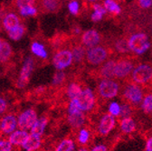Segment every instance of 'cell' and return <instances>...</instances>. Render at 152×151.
<instances>
[{
	"label": "cell",
	"instance_id": "17",
	"mask_svg": "<svg viewBox=\"0 0 152 151\" xmlns=\"http://www.w3.org/2000/svg\"><path fill=\"white\" fill-rule=\"evenodd\" d=\"M84 121H85V117H84V114L83 113V111L72 113V114H69V116H68L69 124L72 128H75L82 127L83 125Z\"/></svg>",
	"mask_w": 152,
	"mask_h": 151
},
{
	"label": "cell",
	"instance_id": "46",
	"mask_svg": "<svg viewBox=\"0 0 152 151\" xmlns=\"http://www.w3.org/2000/svg\"><path fill=\"white\" fill-rule=\"evenodd\" d=\"M2 43H3V40L0 38V47H1V45H2Z\"/></svg>",
	"mask_w": 152,
	"mask_h": 151
},
{
	"label": "cell",
	"instance_id": "12",
	"mask_svg": "<svg viewBox=\"0 0 152 151\" xmlns=\"http://www.w3.org/2000/svg\"><path fill=\"white\" fill-rule=\"evenodd\" d=\"M42 146V138L41 136H37L34 134H29L24 144L22 145V148L25 151H37Z\"/></svg>",
	"mask_w": 152,
	"mask_h": 151
},
{
	"label": "cell",
	"instance_id": "6",
	"mask_svg": "<svg viewBox=\"0 0 152 151\" xmlns=\"http://www.w3.org/2000/svg\"><path fill=\"white\" fill-rule=\"evenodd\" d=\"M34 63L32 58H27L26 60L20 71V74H19V78L16 83L18 88L23 89L27 85V83L30 81V76L34 70Z\"/></svg>",
	"mask_w": 152,
	"mask_h": 151
},
{
	"label": "cell",
	"instance_id": "38",
	"mask_svg": "<svg viewBox=\"0 0 152 151\" xmlns=\"http://www.w3.org/2000/svg\"><path fill=\"white\" fill-rule=\"evenodd\" d=\"M69 11L71 12V14L72 15H77L78 12H79V4L77 1H72L69 6Z\"/></svg>",
	"mask_w": 152,
	"mask_h": 151
},
{
	"label": "cell",
	"instance_id": "22",
	"mask_svg": "<svg viewBox=\"0 0 152 151\" xmlns=\"http://www.w3.org/2000/svg\"><path fill=\"white\" fill-rule=\"evenodd\" d=\"M25 32H26L25 26L19 25V26H16L15 28H14V29L8 31V35H9V37H10V38H11L12 40H14V41H18V40H20V39L22 38V37H23Z\"/></svg>",
	"mask_w": 152,
	"mask_h": 151
},
{
	"label": "cell",
	"instance_id": "29",
	"mask_svg": "<svg viewBox=\"0 0 152 151\" xmlns=\"http://www.w3.org/2000/svg\"><path fill=\"white\" fill-rule=\"evenodd\" d=\"M43 7L48 12H55L59 8V0H43Z\"/></svg>",
	"mask_w": 152,
	"mask_h": 151
},
{
	"label": "cell",
	"instance_id": "5",
	"mask_svg": "<svg viewBox=\"0 0 152 151\" xmlns=\"http://www.w3.org/2000/svg\"><path fill=\"white\" fill-rule=\"evenodd\" d=\"M99 93L104 99H112L118 95L119 85L110 79H104L99 84Z\"/></svg>",
	"mask_w": 152,
	"mask_h": 151
},
{
	"label": "cell",
	"instance_id": "32",
	"mask_svg": "<svg viewBox=\"0 0 152 151\" xmlns=\"http://www.w3.org/2000/svg\"><path fill=\"white\" fill-rule=\"evenodd\" d=\"M89 138H90V133L89 131L85 128H83L80 130L79 134H78V141L81 143V144H85L88 142L89 140Z\"/></svg>",
	"mask_w": 152,
	"mask_h": 151
},
{
	"label": "cell",
	"instance_id": "43",
	"mask_svg": "<svg viewBox=\"0 0 152 151\" xmlns=\"http://www.w3.org/2000/svg\"><path fill=\"white\" fill-rule=\"evenodd\" d=\"M91 151H107V148L105 146L103 145H99V146H96V147H94Z\"/></svg>",
	"mask_w": 152,
	"mask_h": 151
},
{
	"label": "cell",
	"instance_id": "27",
	"mask_svg": "<svg viewBox=\"0 0 152 151\" xmlns=\"http://www.w3.org/2000/svg\"><path fill=\"white\" fill-rule=\"evenodd\" d=\"M93 8H94V12L91 15V20L93 22H98V21L102 20L103 15L106 13V9L103 8L100 5H94Z\"/></svg>",
	"mask_w": 152,
	"mask_h": 151
},
{
	"label": "cell",
	"instance_id": "33",
	"mask_svg": "<svg viewBox=\"0 0 152 151\" xmlns=\"http://www.w3.org/2000/svg\"><path fill=\"white\" fill-rule=\"evenodd\" d=\"M116 48L119 52L121 53H127L129 52L130 49L129 47V44H128V42L126 40H119L117 43H116Z\"/></svg>",
	"mask_w": 152,
	"mask_h": 151
},
{
	"label": "cell",
	"instance_id": "7",
	"mask_svg": "<svg viewBox=\"0 0 152 151\" xmlns=\"http://www.w3.org/2000/svg\"><path fill=\"white\" fill-rule=\"evenodd\" d=\"M72 52L68 50H63L57 53L53 59V63L57 70H64L69 67L72 63Z\"/></svg>",
	"mask_w": 152,
	"mask_h": 151
},
{
	"label": "cell",
	"instance_id": "3",
	"mask_svg": "<svg viewBox=\"0 0 152 151\" xmlns=\"http://www.w3.org/2000/svg\"><path fill=\"white\" fill-rule=\"evenodd\" d=\"M132 79L140 84L148 83L152 80V67L148 64H140L132 72Z\"/></svg>",
	"mask_w": 152,
	"mask_h": 151
},
{
	"label": "cell",
	"instance_id": "21",
	"mask_svg": "<svg viewBox=\"0 0 152 151\" xmlns=\"http://www.w3.org/2000/svg\"><path fill=\"white\" fill-rule=\"evenodd\" d=\"M135 128H136L135 122L131 118H129V117L124 118L121 120V128L124 133H131V132H133L135 130Z\"/></svg>",
	"mask_w": 152,
	"mask_h": 151
},
{
	"label": "cell",
	"instance_id": "23",
	"mask_svg": "<svg viewBox=\"0 0 152 151\" xmlns=\"http://www.w3.org/2000/svg\"><path fill=\"white\" fill-rule=\"evenodd\" d=\"M83 90L78 83H71L67 89V95L71 100L76 99L82 93Z\"/></svg>",
	"mask_w": 152,
	"mask_h": 151
},
{
	"label": "cell",
	"instance_id": "9",
	"mask_svg": "<svg viewBox=\"0 0 152 151\" xmlns=\"http://www.w3.org/2000/svg\"><path fill=\"white\" fill-rule=\"evenodd\" d=\"M0 124H1V132L3 135L9 136L11 133L15 130L17 129L18 128V123H17V117L12 113L5 115L1 120H0Z\"/></svg>",
	"mask_w": 152,
	"mask_h": 151
},
{
	"label": "cell",
	"instance_id": "40",
	"mask_svg": "<svg viewBox=\"0 0 152 151\" xmlns=\"http://www.w3.org/2000/svg\"><path fill=\"white\" fill-rule=\"evenodd\" d=\"M34 0H17L16 1V6L19 7V9L24 7L34 6Z\"/></svg>",
	"mask_w": 152,
	"mask_h": 151
},
{
	"label": "cell",
	"instance_id": "35",
	"mask_svg": "<svg viewBox=\"0 0 152 151\" xmlns=\"http://www.w3.org/2000/svg\"><path fill=\"white\" fill-rule=\"evenodd\" d=\"M78 111H82L79 108L77 100L73 99L71 100L70 103H69V107H68V113L69 114H72V113H75V112H78Z\"/></svg>",
	"mask_w": 152,
	"mask_h": 151
},
{
	"label": "cell",
	"instance_id": "11",
	"mask_svg": "<svg viewBox=\"0 0 152 151\" xmlns=\"http://www.w3.org/2000/svg\"><path fill=\"white\" fill-rule=\"evenodd\" d=\"M133 67H134V63L130 59H121L116 62L114 74L117 78H125L130 73Z\"/></svg>",
	"mask_w": 152,
	"mask_h": 151
},
{
	"label": "cell",
	"instance_id": "10",
	"mask_svg": "<svg viewBox=\"0 0 152 151\" xmlns=\"http://www.w3.org/2000/svg\"><path fill=\"white\" fill-rule=\"evenodd\" d=\"M125 98L133 104H139L143 98V91L136 84H129L124 90Z\"/></svg>",
	"mask_w": 152,
	"mask_h": 151
},
{
	"label": "cell",
	"instance_id": "13",
	"mask_svg": "<svg viewBox=\"0 0 152 151\" xmlns=\"http://www.w3.org/2000/svg\"><path fill=\"white\" fill-rule=\"evenodd\" d=\"M115 126V120L114 116L111 114H105L102 118L100 124H99V131L102 135H107L113 129Z\"/></svg>",
	"mask_w": 152,
	"mask_h": 151
},
{
	"label": "cell",
	"instance_id": "20",
	"mask_svg": "<svg viewBox=\"0 0 152 151\" xmlns=\"http://www.w3.org/2000/svg\"><path fill=\"white\" fill-rule=\"evenodd\" d=\"M11 54H12L11 45L7 42L3 41L2 45L0 47V63L7 62V60L11 57Z\"/></svg>",
	"mask_w": 152,
	"mask_h": 151
},
{
	"label": "cell",
	"instance_id": "14",
	"mask_svg": "<svg viewBox=\"0 0 152 151\" xmlns=\"http://www.w3.org/2000/svg\"><path fill=\"white\" fill-rule=\"evenodd\" d=\"M28 136H29V133L27 132V130L18 128L9 135L8 140L13 146L22 147V145L24 144V142L26 141Z\"/></svg>",
	"mask_w": 152,
	"mask_h": 151
},
{
	"label": "cell",
	"instance_id": "42",
	"mask_svg": "<svg viewBox=\"0 0 152 151\" xmlns=\"http://www.w3.org/2000/svg\"><path fill=\"white\" fill-rule=\"evenodd\" d=\"M140 5L144 8H148L152 5V0H140Z\"/></svg>",
	"mask_w": 152,
	"mask_h": 151
},
{
	"label": "cell",
	"instance_id": "44",
	"mask_svg": "<svg viewBox=\"0 0 152 151\" xmlns=\"http://www.w3.org/2000/svg\"><path fill=\"white\" fill-rule=\"evenodd\" d=\"M146 151H152V137L147 141L146 145Z\"/></svg>",
	"mask_w": 152,
	"mask_h": 151
},
{
	"label": "cell",
	"instance_id": "1",
	"mask_svg": "<svg viewBox=\"0 0 152 151\" xmlns=\"http://www.w3.org/2000/svg\"><path fill=\"white\" fill-rule=\"evenodd\" d=\"M129 49L138 54H141L149 47V43L148 40V36L145 34L139 33L130 36L128 41Z\"/></svg>",
	"mask_w": 152,
	"mask_h": 151
},
{
	"label": "cell",
	"instance_id": "19",
	"mask_svg": "<svg viewBox=\"0 0 152 151\" xmlns=\"http://www.w3.org/2000/svg\"><path fill=\"white\" fill-rule=\"evenodd\" d=\"M3 26L7 31H10L19 26V18L14 13H9L5 15L3 19Z\"/></svg>",
	"mask_w": 152,
	"mask_h": 151
},
{
	"label": "cell",
	"instance_id": "36",
	"mask_svg": "<svg viewBox=\"0 0 152 151\" xmlns=\"http://www.w3.org/2000/svg\"><path fill=\"white\" fill-rule=\"evenodd\" d=\"M109 111L112 116H118L121 113V106L117 102H111L109 106Z\"/></svg>",
	"mask_w": 152,
	"mask_h": 151
},
{
	"label": "cell",
	"instance_id": "31",
	"mask_svg": "<svg viewBox=\"0 0 152 151\" xmlns=\"http://www.w3.org/2000/svg\"><path fill=\"white\" fill-rule=\"evenodd\" d=\"M37 13V10L34 7V6H28V7H24L20 8V14L23 16H33L35 15Z\"/></svg>",
	"mask_w": 152,
	"mask_h": 151
},
{
	"label": "cell",
	"instance_id": "47",
	"mask_svg": "<svg viewBox=\"0 0 152 151\" xmlns=\"http://www.w3.org/2000/svg\"><path fill=\"white\" fill-rule=\"evenodd\" d=\"M88 1H97V0H88Z\"/></svg>",
	"mask_w": 152,
	"mask_h": 151
},
{
	"label": "cell",
	"instance_id": "26",
	"mask_svg": "<svg viewBox=\"0 0 152 151\" xmlns=\"http://www.w3.org/2000/svg\"><path fill=\"white\" fill-rule=\"evenodd\" d=\"M72 59H73V61L76 62V63H79V62L83 61V59L84 58L85 50L81 45L76 46V47H74L72 49Z\"/></svg>",
	"mask_w": 152,
	"mask_h": 151
},
{
	"label": "cell",
	"instance_id": "15",
	"mask_svg": "<svg viewBox=\"0 0 152 151\" xmlns=\"http://www.w3.org/2000/svg\"><path fill=\"white\" fill-rule=\"evenodd\" d=\"M82 40L85 46L91 48V47H94L100 42L101 35L95 30H88L83 34Z\"/></svg>",
	"mask_w": 152,
	"mask_h": 151
},
{
	"label": "cell",
	"instance_id": "30",
	"mask_svg": "<svg viewBox=\"0 0 152 151\" xmlns=\"http://www.w3.org/2000/svg\"><path fill=\"white\" fill-rule=\"evenodd\" d=\"M142 109L146 113L152 112V94L148 95L142 102Z\"/></svg>",
	"mask_w": 152,
	"mask_h": 151
},
{
	"label": "cell",
	"instance_id": "25",
	"mask_svg": "<svg viewBox=\"0 0 152 151\" xmlns=\"http://www.w3.org/2000/svg\"><path fill=\"white\" fill-rule=\"evenodd\" d=\"M31 50H32L33 53H34L37 56H39V57H41V58H46L47 57V53L45 51V48L40 43H38V42L33 43V44L31 46Z\"/></svg>",
	"mask_w": 152,
	"mask_h": 151
},
{
	"label": "cell",
	"instance_id": "2",
	"mask_svg": "<svg viewBox=\"0 0 152 151\" xmlns=\"http://www.w3.org/2000/svg\"><path fill=\"white\" fill-rule=\"evenodd\" d=\"M37 119H38L37 113L33 109H27L22 111L17 116L18 128H21L24 130H30L33 125L37 120Z\"/></svg>",
	"mask_w": 152,
	"mask_h": 151
},
{
	"label": "cell",
	"instance_id": "48",
	"mask_svg": "<svg viewBox=\"0 0 152 151\" xmlns=\"http://www.w3.org/2000/svg\"><path fill=\"white\" fill-rule=\"evenodd\" d=\"M0 132H1V124H0Z\"/></svg>",
	"mask_w": 152,
	"mask_h": 151
},
{
	"label": "cell",
	"instance_id": "45",
	"mask_svg": "<svg viewBox=\"0 0 152 151\" xmlns=\"http://www.w3.org/2000/svg\"><path fill=\"white\" fill-rule=\"evenodd\" d=\"M78 151H88V150H87L86 148H80Z\"/></svg>",
	"mask_w": 152,
	"mask_h": 151
},
{
	"label": "cell",
	"instance_id": "18",
	"mask_svg": "<svg viewBox=\"0 0 152 151\" xmlns=\"http://www.w3.org/2000/svg\"><path fill=\"white\" fill-rule=\"evenodd\" d=\"M116 62L115 61H109L106 63L102 65V67L100 70L101 76L104 79H110L115 76L114 74V70H115Z\"/></svg>",
	"mask_w": 152,
	"mask_h": 151
},
{
	"label": "cell",
	"instance_id": "8",
	"mask_svg": "<svg viewBox=\"0 0 152 151\" xmlns=\"http://www.w3.org/2000/svg\"><path fill=\"white\" fill-rule=\"evenodd\" d=\"M76 100H77L79 108L82 111H88L91 109L95 102L93 92L90 89L83 90L80 95L76 98Z\"/></svg>",
	"mask_w": 152,
	"mask_h": 151
},
{
	"label": "cell",
	"instance_id": "4",
	"mask_svg": "<svg viewBox=\"0 0 152 151\" xmlns=\"http://www.w3.org/2000/svg\"><path fill=\"white\" fill-rule=\"evenodd\" d=\"M108 56L107 50L102 46H94L90 48L86 53V59L89 63L98 65L102 63Z\"/></svg>",
	"mask_w": 152,
	"mask_h": 151
},
{
	"label": "cell",
	"instance_id": "39",
	"mask_svg": "<svg viewBox=\"0 0 152 151\" xmlns=\"http://www.w3.org/2000/svg\"><path fill=\"white\" fill-rule=\"evenodd\" d=\"M131 113V109L130 107L127 104H123L121 107V113L120 114L123 117V118H128Z\"/></svg>",
	"mask_w": 152,
	"mask_h": 151
},
{
	"label": "cell",
	"instance_id": "37",
	"mask_svg": "<svg viewBox=\"0 0 152 151\" xmlns=\"http://www.w3.org/2000/svg\"><path fill=\"white\" fill-rule=\"evenodd\" d=\"M0 151H13V145L7 139H0Z\"/></svg>",
	"mask_w": 152,
	"mask_h": 151
},
{
	"label": "cell",
	"instance_id": "41",
	"mask_svg": "<svg viewBox=\"0 0 152 151\" xmlns=\"http://www.w3.org/2000/svg\"><path fill=\"white\" fill-rule=\"evenodd\" d=\"M7 109V101L4 99L0 97V115L5 113Z\"/></svg>",
	"mask_w": 152,
	"mask_h": 151
},
{
	"label": "cell",
	"instance_id": "16",
	"mask_svg": "<svg viewBox=\"0 0 152 151\" xmlns=\"http://www.w3.org/2000/svg\"><path fill=\"white\" fill-rule=\"evenodd\" d=\"M47 125H48V119L46 117L38 118L37 120L35 121V123L33 125V127L30 129L31 134L42 137L46 129Z\"/></svg>",
	"mask_w": 152,
	"mask_h": 151
},
{
	"label": "cell",
	"instance_id": "24",
	"mask_svg": "<svg viewBox=\"0 0 152 151\" xmlns=\"http://www.w3.org/2000/svg\"><path fill=\"white\" fill-rule=\"evenodd\" d=\"M74 149V143L72 139H66L62 140L57 145L54 151H73Z\"/></svg>",
	"mask_w": 152,
	"mask_h": 151
},
{
	"label": "cell",
	"instance_id": "28",
	"mask_svg": "<svg viewBox=\"0 0 152 151\" xmlns=\"http://www.w3.org/2000/svg\"><path fill=\"white\" fill-rule=\"evenodd\" d=\"M104 7L107 11L112 13L113 15H118L121 12V7L116 2H114L113 0H105Z\"/></svg>",
	"mask_w": 152,
	"mask_h": 151
},
{
	"label": "cell",
	"instance_id": "34",
	"mask_svg": "<svg viewBox=\"0 0 152 151\" xmlns=\"http://www.w3.org/2000/svg\"><path fill=\"white\" fill-rule=\"evenodd\" d=\"M65 80V74L63 71H57L53 79V85H60Z\"/></svg>",
	"mask_w": 152,
	"mask_h": 151
}]
</instances>
